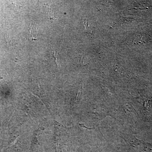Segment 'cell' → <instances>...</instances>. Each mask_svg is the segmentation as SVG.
Returning <instances> with one entry per match:
<instances>
[{"label": "cell", "instance_id": "1", "mask_svg": "<svg viewBox=\"0 0 152 152\" xmlns=\"http://www.w3.org/2000/svg\"><path fill=\"white\" fill-rule=\"evenodd\" d=\"M121 137L132 152H152V143L137 139L132 135L121 133Z\"/></svg>", "mask_w": 152, "mask_h": 152}, {"label": "cell", "instance_id": "2", "mask_svg": "<svg viewBox=\"0 0 152 152\" xmlns=\"http://www.w3.org/2000/svg\"><path fill=\"white\" fill-rule=\"evenodd\" d=\"M7 45L8 46L10 47V48H13L14 46V43L13 42V41L10 38H7Z\"/></svg>", "mask_w": 152, "mask_h": 152}]
</instances>
